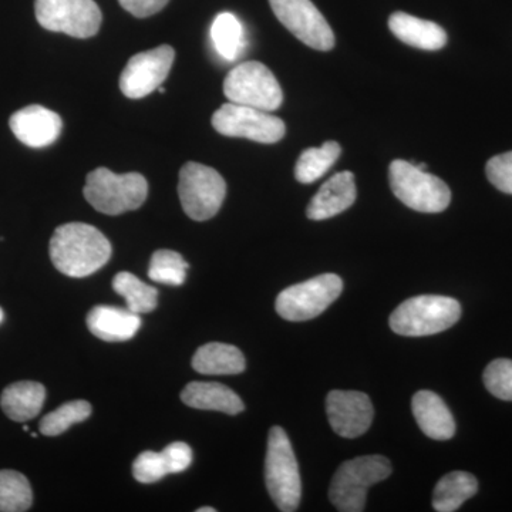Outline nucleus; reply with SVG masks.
<instances>
[{
  "label": "nucleus",
  "instance_id": "1",
  "mask_svg": "<svg viewBox=\"0 0 512 512\" xmlns=\"http://www.w3.org/2000/svg\"><path fill=\"white\" fill-rule=\"evenodd\" d=\"M49 251L57 271L70 278H86L110 261L113 249L93 225L70 222L56 228Z\"/></svg>",
  "mask_w": 512,
  "mask_h": 512
},
{
  "label": "nucleus",
  "instance_id": "2",
  "mask_svg": "<svg viewBox=\"0 0 512 512\" xmlns=\"http://www.w3.org/2000/svg\"><path fill=\"white\" fill-rule=\"evenodd\" d=\"M83 194L101 214L120 215L138 210L146 202L148 183L141 174H116L100 167L87 175Z\"/></svg>",
  "mask_w": 512,
  "mask_h": 512
},
{
  "label": "nucleus",
  "instance_id": "3",
  "mask_svg": "<svg viewBox=\"0 0 512 512\" xmlns=\"http://www.w3.org/2000/svg\"><path fill=\"white\" fill-rule=\"evenodd\" d=\"M461 306L456 299L440 295H420L404 301L390 316L394 333L410 338L436 335L456 325Z\"/></svg>",
  "mask_w": 512,
  "mask_h": 512
},
{
  "label": "nucleus",
  "instance_id": "4",
  "mask_svg": "<svg viewBox=\"0 0 512 512\" xmlns=\"http://www.w3.org/2000/svg\"><path fill=\"white\" fill-rule=\"evenodd\" d=\"M265 481L268 493L279 510H298L302 497L301 474L291 440L282 427L275 426L269 431Z\"/></svg>",
  "mask_w": 512,
  "mask_h": 512
},
{
  "label": "nucleus",
  "instance_id": "5",
  "mask_svg": "<svg viewBox=\"0 0 512 512\" xmlns=\"http://www.w3.org/2000/svg\"><path fill=\"white\" fill-rule=\"evenodd\" d=\"M392 471V464L383 456H362L346 461L330 483V501L340 512H362L367 490L389 478Z\"/></svg>",
  "mask_w": 512,
  "mask_h": 512
},
{
  "label": "nucleus",
  "instance_id": "6",
  "mask_svg": "<svg viewBox=\"0 0 512 512\" xmlns=\"http://www.w3.org/2000/svg\"><path fill=\"white\" fill-rule=\"evenodd\" d=\"M389 180L393 194L414 211L437 214L450 205L448 185L409 161L394 160L390 164Z\"/></svg>",
  "mask_w": 512,
  "mask_h": 512
},
{
  "label": "nucleus",
  "instance_id": "7",
  "mask_svg": "<svg viewBox=\"0 0 512 512\" xmlns=\"http://www.w3.org/2000/svg\"><path fill=\"white\" fill-rule=\"evenodd\" d=\"M178 195L191 220L208 221L221 210L227 183L214 168L190 161L181 168Z\"/></svg>",
  "mask_w": 512,
  "mask_h": 512
},
{
  "label": "nucleus",
  "instance_id": "8",
  "mask_svg": "<svg viewBox=\"0 0 512 512\" xmlns=\"http://www.w3.org/2000/svg\"><path fill=\"white\" fill-rule=\"evenodd\" d=\"M224 93L231 103L269 113L278 110L284 101V93L274 73L259 62H245L234 67L225 77Z\"/></svg>",
  "mask_w": 512,
  "mask_h": 512
},
{
  "label": "nucleus",
  "instance_id": "9",
  "mask_svg": "<svg viewBox=\"0 0 512 512\" xmlns=\"http://www.w3.org/2000/svg\"><path fill=\"white\" fill-rule=\"evenodd\" d=\"M342 291L343 282L338 275H319L279 293L275 303L276 312L289 322L311 320L325 312Z\"/></svg>",
  "mask_w": 512,
  "mask_h": 512
},
{
  "label": "nucleus",
  "instance_id": "10",
  "mask_svg": "<svg viewBox=\"0 0 512 512\" xmlns=\"http://www.w3.org/2000/svg\"><path fill=\"white\" fill-rule=\"evenodd\" d=\"M212 126L222 136L247 138L262 144L278 143L286 133L284 121L269 111L231 101L215 111Z\"/></svg>",
  "mask_w": 512,
  "mask_h": 512
},
{
  "label": "nucleus",
  "instance_id": "11",
  "mask_svg": "<svg viewBox=\"0 0 512 512\" xmlns=\"http://www.w3.org/2000/svg\"><path fill=\"white\" fill-rule=\"evenodd\" d=\"M35 12L42 28L79 39L97 35L103 22L94 0H36Z\"/></svg>",
  "mask_w": 512,
  "mask_h": 512
},
{
  "label": "nucleus",
  "instance_id": "12",
  "mask_svg": "<svg viewBox=\"0 0 512 512\" xmlns=\"http://www.w3.org/2000/svg\"><path fill=\"white\" fill-rule=\"evenodd\" d=\"M276 18L306 46L328 52L335 47L329 23L311 0H269Z\"/></svg>",
  "mask_w": 512,
  "mask_h": 512
},
{
  "label": "nucleus",
  "instance_id": "13",
  "mask_svg": "<svg viewBox=\"0 0 512 512\" xmlns=\"http://www.w3.org/2000/svg\"><path fill=\"white\" fill-rule=\"evenodd\" d=\"M174 57L173 47L167 45L131 57L121 73V92L128 99H143L153 93L170 74Z\"/></svg>",
  "mask_w": 512,
  "mask_h": 512
},
{
  "label": "nucleus",
  "instance_id": "14",
  "mask_svg": "<svg viewBox=\"0 0 512 512\" xmlns=\"http://www.w3.org/2000/svg\"><path fill=\"white\" fill-rule=\"evenodd\" d=\"M326 413L330 427L345 439L363 436L372 426L375 416L372 400L367 394L345 390H333L328 394Z\"/></svg>",
  "mask_w": 512,
  "mask_h": 512
},
{
  "label": "nucleus",
  "instance_id": "15",
  "mask_svg": "<svg viewBox=\"0 0 512 512\" xmlns=\"http://www.w3.org/2000/svg\"><path fill=\"white\" fill-rule=\"evenodd\" d=\"M9 126L20 143L32 148H43L59 138L63 121L55 111L32 104L12 114Z\"/></svg>",
  "mask_w": 512,
  "mask_h": 512
},
{
  "label": "nucleus",
  "instance_id": "16",
  "mask_svg": "<svg viewBox=\"0 0 512 512\" xmlns=\"http://www.w3.org/2000/svg\"><path fill=\"white\" fill-rule=\"evenodd\" d=\"M356 201L355 175L343 171L333 175L322 185L318 194L309 202L306 215L309 220L323 221L342 214Z\"/></svg>",
  "mask_w": 512,
  "mask_h": 512
},
{
  "label": "nucleus",
  "instance_id": "17",
  "mask_svg": "<svg viewBox=\"0 0 512 512\" xmlns=\"http://www.w3.org/2000/svg\"><path fill=\"white\" fill-rule=\"evenodd\" d=\"M412 409L421 431L433 440H450L456 434V421L439 394L421 390L414 394Z\"/></svg>",
  "mask_w": 512,
  "mask_h": 512
},
{
  "label": "nucleus",
  "instance_id": "18",
  "mask_svg": "<svg viewBox=\"0 0 512 512\" xmlns=\"http://www.w3.org/2000/svg\"><path fill=\"white\" fill-rule=\"evenodd\" d=\"M141 326L138 313L116 306H96L87 315V328L106 342H124L134 338Z\"/></svg>",
  "mask_w": 512,
  "mask_h": 512
},
{
  "label": "nucleus",
  "instance_id": "19",
  "mask_svg": "<svg viewBox=\"0 0 512 512\" xmlns=\"http://www.w3.org/2000/svg\"><path fill=\"white\" fill-rule=\"evenodd\" d=\"M389 28L397 39L416 49L440 50L447 45V33L441 26L404 12L390 16Z\"/></svg>",
  "mask_w": 512,
  "mask_h": 512
},
{
  "label": "nucleus",
  "instance_id": "20",
  "mask_svg": "<svg viewBox=\"0 0 512 512\" xmlns=\"http://www.w3.org/2000/svg\"><path fill=\"white\" fill-rule=\"evenodd\" d=\"M181 400L192 409L212 410V412L227 413L231 416L244 412L245 409L241 397L221 383L192 382L187 384L181 393Z\"/></svg>",
  "mask_w": 512,
  "mask_h": 512
},
{
  "label": "nucleus",
  "instance_id": "21",
  "mask_svg": "<svg viewBox=\"0 0 512 512\" xmlns=\"http://www.w3.org/2000/svg\"><path fill=\"white\" fill-rule=\"evenodd\" d=\"M46 389L37 382H16L3 390L0 406L10 420L25 423L42 412Z\"/></svg>",
  "mask_w": 512,
  "mask_h": 512
},
{
  "label": "nucleus",
  "instance_id": "22",
  "mask_svg": "<svg viewBox=\"0 0 512 512\" xmlns=\"http://www.w3.org/2000/svg\"><path fill=\"white\" fill-rule=\"evenodd\" d=\"M245 366L241 350L227 343H208L192 357V367L201 375H238Z\"/></svg>",
  "mask_w": 512,
  "mask_h": 512
},
{
  "label": "nucleus",
  "instance_id": "23",
  "mask_svg": "<svg viewBox=\"0 0 512 512\" xmlns=\"http://www.w3.org/2000/svg\"><path fill=\"white\" fill-rule=\"evenodd\" d=\"M478 481L466 471H453L441 478L434 488L433 507L439 512H454L477 494Z\"/></svg>",
  "mask_w": 512,
  "mask_h": 512
},
{
  "label": "nucleus",
  "instance_id": "24",
  "mask_svg": "<svg viewBox=\"0 0 512 512\" xmlns=\"http://www.w3.org/2000/svg\"><path fill=\"white\" fill-rule=\"evenodd\" d=\"M211 39L218 55L228 62L237 60L247 45L241 20L229 12H222L215 18L211 28Z\"/></svg>",
  "mask_w": 512,
  "mask_h": 512
},
{
  "label": "nucleus",
  "instance_id": "25",
  "mask_svg": "<svg viewBox=\"0 0 512 512\" xmlns=\"http://www.w3.org/2000/svg\"><path fill=\"white\" fill-rule=\"evenodd\" d=\"M342 148L336 141L303 151L295 167V178L301 184H312L323 177L338 161Z\"/></svg>",
  "mask_w": 512,
  "mask_h": 512
},
{
  "label": "nucleus",
  "instance_id": "26",
  "mask_svg": "<svg viewBox=\"0 0 512 512\" xmlns=\"http://www.w3.org/2000/svg\"><path fill=\"white\" fill-rule=\"evenodd\" d=\"M113 289L126 299L127 309L131 312L140 315V313L153 312L157 308V289L144 284L130 272H120L114 276Z\"/></svg>",
  "mask_w": 512,
  "mask_h": 512
},
{
  "label": "nucleus",
  "instance_id": "27",
  "mask_svg": "<svg viewBox=\"0 0 512 512\" xmlns=\"http://www.w3.org/2000/svg\"><path fill=\"white\" fill-rule=\"evenodd\" d=\"M28 478L13 470H0V512H23L32 507Z\"/></svg>",
  "mask_w": 512,
  "mask_h": 512
},
{
  "label": "nucleus",
  "instance_id": "28",
  "mask_svg": "<svg viewBox=\"0 0 512 512\" xmlns=\"http://www.w3.org/2000/svg\"><path fill=\"white\" fill-rule=\"evenodd\" d=\"M190 266L183 256L170 249H160L151 256L148 278L158 284L181 286L187 278Z\"/></svg>",
  "mask_w": 512,
  "mask_h": 512
},
{
  "label": "nucleus",
  "instance_id": "29",
  "mask_svg": "<svg viewBox=\"0 0 512 512\" xmlns=\"http://www.w3.org/2000/svg\"><path fill=\"white\" fill-rule=\"evenodd\" d=\"M92 414V404L86 400H74L64 403L55 412L46 414L40 421V433L47 437H56L70 429L73 424L82 423Z\"/></svg>",
  "mask_w": 512,
  "mask_h": 512
},
{
  "label": "nucleus",
  "instance_id": "30",
  "mask_svg": "<svg viewBox=\"0 0 512 512\" xmlns=\"http://www.w3.org/2000/svg\"><path fill=\"white\" fill-rule=\"evenodd\" d=\"M484 384L497 399L512 402V360L497 359L487 366Z\"/></svg>",
  "mask_w": 512,
  "mask_h": 512
},
{
  "label": "nucleus",
  "instance_id": "31",
  "mask_svg": "<svg viewBox=\"0 0 512 512\" xmlns=\"http://www.w3.org/2000/svg\"><path fill=\"white\" fill-rule=\"evenodd\" d=\"M170 474L163 453L144 451L134 460L133 476L138 483L153 484Z\"/></svg>",
  "mask_w": 512,
  "mask_h": 512
},
{
  "label": "nucleus",
  "instance_id": "32",
  "mask_svg": "<svg viewBox=\"0 0 512 512\" xmlns=\"http://www.w3.org/2000/svg\"><path fill=\"white\" fill-rule=\"evenodd\" d=\"M485 173L497 190L512 194V151L491 158L485 167Z\"/></svg>",
  "mask_w": 512,
  "mask_h": 512
},
{
  "label": "nucleus",
  "instance_id": "33",
  "mask_svg": "<svg viewBox=\"0 0 512 512\" xmlns=\"http://www.w3.org/2000/svg\"><path fill=\"white\" fill-rule=\"evenodd\" d=\"M161 453H163L170 474L183 473L191 466L192 450L188 444L177 441V443L165 447Z\"/></svg>",
  "mask_w": 512,
  "mask_h": 512
},
{
  "label": "nucleus",
  "instance_id": "34",
  "mask_svg": "<svg viewBox=\"0 0 512 512\" xmlns=\"http://www.w3.org/2000/svg\"><path fill=\"white\" fill-rule=\"evenodd\" d=\"M119 2L136 18H148L163 10L168 0H119Z\"/></svg>",
  "mask_w": 512,
  "mask_h": 512
},
{
  "label": "nucleus",
  "instance_id": "35",
  "mask_svg": "<svg viewBox=\"0 0 512 512\" xmlns=\"http://www.w3.org/2000/svg\"><path fill=\"white\" fill-rule=\"evenodd\" d=\"M197 512H217V510H215V508H211V507H202V508H198Z\"/></svg>",
  "mask_w": 512,
  "mask_h": 512
},
{
  "label": "nucleus",
  "instance_id": "36",
  "mask_svg": "<svg viewBox=\"0 0 512 512\" xmlns=\"http://www.w3.org/2000/svg\"><path fill=\"white\" fill-rule=\"evenodd\" d=\"M3 318H5V313H3L2 308H0V323L3 322Z\"/></svg>",
  "mask_w": 512,
  "mask_h": 512
},
{
  "label": "nucleus",
  "instance_id": "37",
  "mask_svg": "<svg viewBox=\"0 0 512 512\" xmlns=\"http://www.w3.org/2000/svg\"><path fill=\"white\" fill-rule=\"evenodd\" d=\"M160 93H165L164 87H160Z\"/></svg>",
  "mask_w": 512,
  "mask_h": 512
}]
</instances>
